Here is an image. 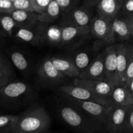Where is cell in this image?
<instances>
[{"instance_id": "obj_1", "label": "cell", "mask_w": 133, "mask_h": 133, "mask_svg": "<svg viewBox=\"0 0 133 133\" xmlns=\"http://www.w3.org/2000/svg\"><path fill=\"white\" fill-rule=\"evenodd\" d=\"M50 116L44 107L34 106L18 116L10 133H42L49 129Z\"/></svg>"}, {"instance_id": "obj_2", "label": "cell", "mask_w": 133, "mask_h": 133, "mask_svg": "<svg viewBox=\"0 0 133 133\" xmlns=\"http://www.w3.org/2000/svg\"><path fill=\"white\" fill-rule=\"evenodd\" d=\"M61 104L58 112L61 119L68 127L75 131L83 133H93L102 131L104 126L94 118L74 107Z\"/></svg>"}, {"instance_id": "obj_3", "label": "cell", "mask_w": 133, "mask_h": 133, "mask_svg": "<svg viewBox=\"0 0 133 133\" xmlns=\"http://www.w3.org/2000/svg\"><path fill=\"white\" fill-rule=\"evenodd\" d=\"M31 88L27 83L20 81H10L0 88V105L14 108L24 102L31 95Z\"/></svg>"}, {"instance_id": "obj_4", "label": "cell", "mask_w": 133, "mask_h": 133, "mask_svg": "<svg viewBox=\"0 0 133 133\" xmlns=\"http://www.w3.org/2000/svg\"><path fill=\"white\" fill-rule=\"evenodd\" d=\"M62 95L65 102L94 118L103 126L105 125L111 107H106L96 102L78 99L67 95Z\"/></svg>"}, {"instance_id": "obj_5", "label": "cell", "mask_w": 133, "mask_h": 133, "mask_svg": "<svg viewBox=\"0 0 133 133\" xmlns=\"http://www.w3.org/2000/svg\"><path fill=\"white\" fill-rule=\"evenodd\" d=\"M59 91L62 94L67 95L78 99L96 102L106 107H112L116 104L111 97L96 94L84 87L74 84L62 85L60 87Z\"/></svg>"}, {"instance_id": "obj_6", "label": "cell", "mask_w": 133, "mask_h": 133, "mask_svg": "<svg viewBox=\"0 0 133 133\" xmlns=\"http://www.w3.org/2000/svg\"><path fill=\"white\" fill-rule=\"evenodd\" d=\"M90 35L101 42L114 44L112 35V21L98 15L95 16L90 23Z\"/></svg>"}, {"instance_id": "obj_7", "label": "cell", "mask_w": 133, "mask_h": 133, "mask_svg": "<svg viewBox=\"0 0 133 133\" xmlns=\"http://www.w3.org/2000/svg\"><path fill=\"white\" fill-rule=\"evenodd\" d=\"M127 107L118 104L111 107L104 129L110 133L123 132Z\"/></svg>"}, {"instance_id": "obj_8", "label": "cell", "mask_w": 133, "mask_h": 133, "mask_svg": "<svg viewBox=\"0 0 133 133\" xmlns=\"http://www.w3.org/2000/svg\"><path fill=\"white\" fill-rule=\"evenodd\" d=\"M38 75L44 84L49 86L61 84L66 78L56 68L51 58H45L42 62L38 70Z\"/></svg>"}, {"instance_id": "obj_9", "label": "cell", "mask_w": 133, "mask_h": 133, "mask_svg": "<svg viewBox=\"0 0 133 133\" xmlns=\"http://www.w3.org/2000/svg\"><path fill=\"white\" fill-rule=\"evenodd\" d=\"M73 84L84 87L96 94L106 97H111L116 86L107 80H88L79 77L74 78Z\"/></svg>"}, {"instance_id": "obj_10", "label": "cell", "mask_w": 133, "mask_h": 133, "mask_svg": "<svg viewBox=\"0 0 133 133\" xmlns=\"http://www.w3.org/2000/svg\"><path fill=\"white\" fill-rule=\"evenodd\" d=\"M105 51L100 53L84 70L80 71L79 78L88 80H105Z\"/></svg>"}, {"instance_id": "obj_11", "label": "cell", "mask_w": 133, "mask_h": 133, "mask_svg": "<svg viewBox=\"0 0 133 133\" xmlns=\"http://www.w3.org/2000/svg\"><path fill=\"white\" fill-rule=\"evenodd\" d=\"M92 8L83 5L64 14L62 23L77 26H90L92 16Z\"/></svg>"}, {"instance_id": "obj_12", "label": "cell", "mask_w": 133, "mask_h": 133, "mask_svg": "<svg viewBox=\"0 0 133 133\" xmlns=\"http://www.w3.org/2000/svg\"><path fill=\"white\" fill-rule=\"evenodd\" d=\"M105 80L119 85L117 74V53L115 44L106 48L105 50Z\"/></svg>"}, {"instance_id": "obj_13", "label": "cell", "mask_w": 133, "mask_h": 133, "mask_svg": "<svg viewBox=\"0 0 133 133\" xmlns=\"http://www.w3.org/2000/svg\"><path fill=\"white\" fill-rule=\"evenodd\" d=\"M40 36L43 42H46L51 45L57 46L62 44V27L57 25H51L38 22L37 24Z\"/></svg>"}, {"instance_id": "obj_14", "label": "cell", "mask_w": 133, "mask_h": 133, "mask_svg": "<svg viewBox=\"0 0 133 133\" xmlns=\"http://www.w3.org/2000/svg\"><path fill=\"white\" fill-rule=\"evenodd\" d=\"M124 0H101L96 6L97 15L109 21L121 13Z\"/></svg>"}, {"instance_id": "obj_15", "label": "cell", "mask_w": 133, "mask_h": 133, "mask_svg": "<svg viewBox=\"0 0 133 133\" xmlns=\"http://www.w3.org/2000/svg\"><path fill=\"white\" fill-rule=\"evenodd\" d=\"M119 15L112 21V35L114 44L118 41H127L131 38V29L127 17Z\"/></svg>"}, {"instance_id": "obj_16", "label": "cell", "mask_w": 133, "mask_h": 133, "mask_svg": "<svg viewBox=\"0 0 133 133\" xmlns=\"http://www.w3.org/2000/svg\"><path fill=\"white\" fill-rule=\"evenodd\" d=\"M62 44L67 45L77 38L90 35V26H77L70 23H62Z\"/></svg>"}, {"instance_id": "obj_17", "label": "cell", "mask_w": 133, "mask_h": 133, "mask_svg": "<svg viewBox=\"0 0 133 133\" xmlns=\"http://www.w3.org/2000/svg\"><path fill=\"white\" fill-rule=\"evenodd\" d=\"M117 53V74L119 84L123 85L129 58L131 45L124 43L115 44Z\"/></svg>"}, {"instance_id": "obj_18", "label": "cell", "mask_w": 133, "mask_h": 133, "mask_svg": "<svg viewBox=\"0 0 133 133\" xmlns=\"http://www.w3.org/2000/svg\"><path fill=\"white\" fill-rule=\"evenodd\" d=\"M13 38L32 45H37L42 44L37 25L32 28L16 27L14 32Z\"/></svg>"}, {"instance_id": "obj_19", "label": "cell", "mask_w": 133, "mask_h": 133, "mask_svg": "<svg viewBox=\"0 0 133 133\" xmlns=\"http://www.w3.org/2000/svg\"><path fill=\"white\" fill-rule=\"evenodd\" d=\"M10 16L16 22L17 27H35L38 23V14L36 12H29L22 10H14Z\"/></svg>"}, {"instance_id": "obj_20", "label": "cell", "mask_w": 133, "mask_h": 133, "mask_svg": "<svg viewBox=\"0 0 133 133\" xmlns=\"http://www.w3.org/2000/svg\"><path fill=\"white\" fill-rule=\"evenodd\" d=\"M50 58L56 68L65 76L71 78L79 77L80 71L74 61L58 57H51Z\"/></svg>"}, {"instance_id": "obj_21", "label": "cell", "mask_w": 133, "mask_h": 133, "mask_svg": "<svg viewBox=\"0 0 133 133\" xmlns=\"http://www.w3.org/2000/svg\"><path fill=\"white\" fill-rule=\"evenodd\" d=\"M6 53L13 66L17 70L22 73L28 71L30 66L29 63L25 55L20 50L14 48H10L6 49Z\"/></svg>"}, {"instance_id": "obj_22", "label": "cell", "mask_w": 133, "mask_h": 133, "mask_svg": "<svg viewBox=\"0 0 133 133\" xmlns=\"http://www.w3.org/2000/svg\"><path fill=\"white\" fill-rule=\"evenodd\" d=\"M62 14V10L56 0H52L48 7L41 14H38L39 22L51 23L57 20Z\"/></svg>"}, {"instance_id": "obj_23", "label": "cell", "mask_w": 133, "mask_h": 133, "mask_svg": "<svg viewBox=\"0 0 133 133\" xmlns=\"http://www.w3.org/2000/svg\"><path fill=\"white\" fill-rule=\"evenodd\" d=\"M111 97L118 105L124 106L133 105V96L125 86L120 84L116 86Z\"/></svg>"}, {"instance_id": "obj_24", "label": "cell", "mask_w": 133, "mask_h": 133, "mask_svg": "<svg viewBox=\"0 0 133 133\" xmlns=\"http://www.w3.org/2000/svg\"><path fill=\"white\" fill-rule=\"evenodd\" d=\"M17 25L12 17L9 14H0V32L6 38H13Z\"/></svg>"}, {"instance_id": "obj_25", "label": "cell", "mask_w": 133, "mask_h": 133, "mask_svg": "<svg viewBox=\"0 0 133 133\" xmlns=\"http://www.w3.org/2000/svg\"><path fill=\"white\" fill-rule=\"evenodd\" d=\"M18 116L0 115V133H10Z\"/></svg>"}, {"instance_id": "obj_26", "label": "cell", "mask_w": 133, "mask_h": 133, "mask_svg": "<svg viewBox=\"0 0 133 133\" xmlns=\"http://www.w3.org/2000/svg\"><path fill=\"white\" fill-rule=\"evenodd\" d=\"M0 71L6 74L11 80H13L15 77L16 74L11 61L1 51H0Z\"/></svg>"}, {"instance_id": "obj_27", "label": "cell", "mask_w": 133, "mask_h": 133, "mask_svg": "<svg viewBox=\"0 0 133 133\" xmlns=\"http://www.w3.org/2000/svg\"><path fill=\"white\" fill-rule=\"evenodd\" d=\"M73 61L79 71L84 70L92 62L88 53L85 51H80L77 53L74 57V61Z\"/></svg>"}, {"instance_id": "obj_28", "label": "cell", "mask_w": 133, "mask_h": 133, "mask_svg": "<svg viewBox=\"0 0 133 133\" xmlns=\"http://www.w3.org/2000/svg\"><path fill=\"white\" fill-rule=\"evenodd\" d=\"M81 0H56L62 10V14H64L70 10L78 7Z\"/></svg>"}, {"instance_id": "obj_29", "label": "cell", "mask_w": 133, "mask_h": 133, "mask_svg": "<svg viewBox=\"0 0 133 133\" xmlns=\"http://www.w3.org/2000/svg\"><path fill=\"white\" fill-rule=\"evenodd\" d=\"M133 79V45H131L130 49L129 58L128 64L126 70L125 77L123 79V85L125 86Z\"/></svg>"}, {"instance_id": "obj_30", "label": "cell", "mask_w": 133, "mask_h": 133, "mask_svg": "<svg viewBox=\"0 0 133 133\" xmlns=\"http://www.w3.org/2000/svg\"><path fill=\"white\" fill-rule=\"evenodd\" d=\"M123 132L133 133V105L127 107Z\"/></svg>"}, {"instance_id": "obj_31", "label": "cell", "mask_w": 133, "mask_h": 133, "mask_svg": "<svg viewBox=\"0 0 133 133\" xmlns=\"http://www.w3.org/2000/svg\"><path fill=\"white\" fill-rule=\"evenodd\" d=\"M14 9L35 12L32 0H15L13 1Z\"/></svg>"}, {"instance_id": "obj_32", "label": "cell", "mask_w": 133, "mask_h": 133, "mask_svg": "<svg viewBox=\"0 0 133 133\" xmlns=\"http://www.w3.org/2000/svg\"><path fill=\"white\" fill-rule=\"evenodd\" d=\"M52 0H32L34 10L37 14H41L46 9Z\"/></svg>"}, {"instance_id": "obj_33", "label": "cell", "mask_w": 133, "mask_h": 133, "mask_svg": "<svg viewBox=\"0 0 133 133\" xmlns=\"http://www.w3.org/2000/svg\"><path fill=\"white\" fill-rule=\"evenodd\" d=\"M15 10L12 1L10 0H0V14H9Z\"/></svg>"}, {"instance_id": "obj_34", "label": "cell", "mask_w": 133, "mask_h": 133, "mask_svg": "<svg viewBox=\"0 0 133 133\" xmlns=\"http://www.w3.org/2000/svg\"><path fill=\"white\" fill-rule=\"evenodd\" d=\"M133 13V0H124L122 6L121 14H123L125 16Z\"/></svg>"}, {"instance_id": "obj_35", "label": "cell", "mask_w": 133, "mask_h": 133, "mask_svg": "<svg viewBox=\"0 0 133 133\" xmlns=\"http://www.w3.org/2000/svg\"><path fill=\"white\" fill-rule=\"evenodd\" d=\"M12 81L7 75L3 72L0 71V88L7 84L9 81Z\"/></svg>"}, {"instance_id": "obj_36", "label": "cell", "mask_w": 133, "mask_h": 133, "mask_svg": "<svg viewBox=\"0 0 133 133\" xmlns=\"http://www.w3.org/2000/svg\"><path fill=\"white\" fill-rule=\"evenodd\" d=\"M101 0H84V5L93 8L97 6Z\"/></svg>"}, {"instance_id": "obj_37", "label": "cell", "mask_w": 133, "mask_h": 133, "mask_svg": "<svg viewBox=\"0 0 133 133\" xmlns=\"http://www.w3.org/2000/svg\"><path fill=\"white\" fill-rule=\"evenodd\" d=\"M127 18L129 21L130 25V29H131V38L133 39V13L129 14V15L127 16Z\"/></svg>"}, {"instance_id": "obj_38", "label": "cell", "mask_w": 133, "mask_h": 133, "mask_svg": "<svg viewBox=\"0 0 133 133\" xmlns=\"http://www.w3.org/2000/svg\"><path fill=\"white\" fill-rule=\"evenodd\" d=\"M6 38H7L0 32V49H1L4 46H5L6 42Z\"/></svg>"}, {"instance_id": "obj_39", "label": "cell", "mask_w": 133, "mask_h": 133, "mask_svg": "<svg viewBox=\"0 0 133 133\" xmlns=\"http://www.w3.org/2000/svg\"><path fill=\"white\" fill-rule=\"evenodd\" d=\"M125 87H127V89L129 90V92H131V94L133 96V79L127 84V85H125Z\"/></svg>"}, {"instance_id": "obj_40", "label": "cell", "mask_w": 133, "mask_h": 133, "mask_svg": "<svg viewBox=\"0 0 133 133\" xmlns=\"http://www.w3.org/2000/svg\"><path fill=\"white\" fill-rule=\"evenodd\" d=\"M10 1H12V2H13V1H15V0H10Z\"/></svg>"}]
</instances>
